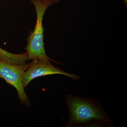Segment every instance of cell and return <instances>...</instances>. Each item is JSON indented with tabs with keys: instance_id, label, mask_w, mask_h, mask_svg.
Listing matches in <instances>:
<instances>
[{
	"instance_id": "1",
	"label": "cell",
	"mask_w": 127,
	"mask_h": 127,
	"mask_svg": "<svg viewBox=\"0 0 127 127\" xmlns=\"http://www.w3.org/2000/svg\"><path fill=\"white\" fill-rule=\"evenodd\" d=\"M66 102L69 116L66 127L112 124L102 105L94 98L68 94L66 95Z\"/></svg>"
},
{
	"instance_id": "2",
	"label": "cell",
	"mask_w": 127,
	"mask_h": 127,
	"mask_svg": "<svg viewBox=\"0 0 127 127\" xmlns=\"http://www.w3.org/2000/svg\"><path fill=\"white\" fill-rule=\"evenodd\" d=\"M36 13V22L34 31L30 32L25 48L28 55V61L39 58H46L60 64L48 57L46 53L43 42L44 29L42 21L44 14L48 7L55 3L48 1L32 0Z\"/></svg>"
},
{
	"instance_id": "3",
	"label": "cell",
	"mask_w": 127,
	"mask_h": 127,
	"mask_svg": "<svg viewBox=\"0 0 127 127\" xmlns=\"http://www.w3.org/2000/svg\"><path fill=\"white\" fill-rule=\"evenodd\" d=\"M30 63L14 65L0 61V78L16 89L21 102L27 107H30L31 104L25 92L23 77Z\"/></svg>"
},
{
	"instance_id": "4",
	"label": "cell",
	"mask_w": 127,
	"mask_h": 127,
	"mask_svg": "<svg viewBox=\"0 0 127 127\" xmlns=\"http://www.w3.org/2000/svg\"><path fill=\"white\" fill-rule=\"evenodd\" d=\"M49 59L39 58L32 60L29 67L23 74V82L26 88L30 82L37 78L47 75L59 74L65 75L69 78L77 80L80 77L73 73H68L52 64Z\"/></svg>"
},
{
	"instance_id": "5",
	"label": "cell",
	"mask_w": 127,
	"mask_h": 127,
	"mask_svg": "<svg viewBox=\"0 0 127 127\" xmlns=\"http://www.w3.org/2000/svg\"><path fill=\"white\" fill-rule=\"evenodd\" d=\"M28 55L26 52L22 54H13L0 47V61L14 65L27 64Z\"/></svg>"
},
{
	"instance_id": "6",
	"label": "cell",
	"mask_w": 127,
	"mask_h": 127,
	"mask_svg": "<svg viewBox=\"0 0 127 127\" xmlns=\"http://www.w3.org/2000/svg\"><path fill=\"white\" fill-rule=\"evenodd\" d=\"M43 1H52L54 3H57L60 1V0H41Z\"/></svg>"
},
{
	"instance_id": "7",
	"label": "cell",
	"mask_w": 127,
	"mask_h": 127,
	"mask_svg": "<svg viewBox=\"0 0 127 127\" xmlns=\"http://www.w3.org/2000/svg\"><path fill=\"white\" fill-rule=\"evenodd\" d=\"M125 0V1H127V0Z\"/></svg>"
}]
</instances>
